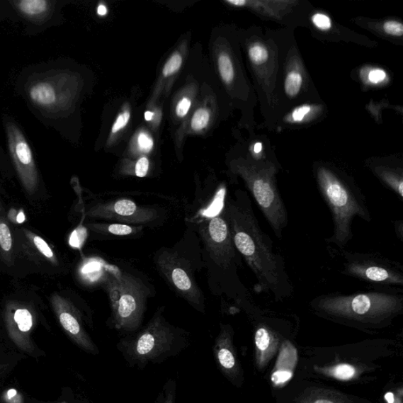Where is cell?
Returning <instances> with one entry per match:
<instances>
[{"label": "cell", "mask_w": 403, "mask_h": 403, "mask_svg": "<svg viewBox=\"0 0 403 403\" xmlns=\"http://www.w3.org/2000/svg\"><path fill=\"white\" fill-rule=\"evenodd\" d=\"M223 211L237 251L256 276L254 291L271 295L276 302L292 296L285 260L274 251L272 239L261 229L249 195L237 191L226 199Z\"/></svg>", "instance_id": "obj_1"}, {"label": "cell", "mask_w": 403, "mask_h": 403, "mask_svg": "<svg viewBox=\"0 0 403 403\" xmlns=\"http://www.w3.org/2000/svg\"><path fill=\"white\" fill-rule=\"evenodd\" d=\"M310 307L327 319L364 329L383 327L402 314L403 289L374 287L351 294H324L311 300Z\"/></svg>", "instance_id": "obj_2"}, {"label": "cell", "mask_w": 403, "mask_h": 403, "mask_svg": "<svg viewBox=\"0 0 403 403\" xmlns=\"http://www.w3.org/2000/svg\"><path fill=\"white\" fill-rule=\"evenodd\" d=\"M190 345V332L169 323L160 309L144 327L120 339L116 346L127 365L144 370L179 356Z\"/></svg>", "instance_id": "obj_3"}, {"label": "cell", "mask_w": 403, "mask_h": 403, "mask_svg": "<svg viewBox=\"0 0 403 403\" xmlns=\"http://www.w3.org/2000/svg\"><path fill=\"white\" fill-rule=\"evenodd\" d=\"M318 189L329 208L334 233L325 242L344 249L353 239L352 225L356 217L371 222L373 217L365 196L352 181L327 167L316 173Z\"/></svg>", "instance_id": "obj_4"}, {"label": "cell", "mask_w": 403, "mask_h": 403, "mask_svg": "<svg viewBox=\"0 0 403 403\" xmlns=\"http://www.w3.org/2000/svg\"><path fill=\"white\" fill-rule=\"evenodd\" d=\"M105 288L110 302V329L129 335L142 325L149 288L140 278L126 272L110 273Z\"/></svg>", "instance_id": "obj_5"}, {"label": "cell", "mask_w": 403, "mask_h": 403, "mask_svg": "<svg viewBox=\"0 0 403 403\" xmlns=\"http://www.w3.org/2000/svg\"><path fill=\"white\" fill-rule=\"evenodd\" d=\"M341 256L344 275L369 283L373 287L402 289L403 268L397 261L378 254L344 249H341Z\"/></svg>", "instance_id": "obj_6"}, {"label": "cell", "mask_w": 403, "mask_h": 403, "mask_svg": "<svg viewBox=\"0 0 403 403\" xmlns=\"http://www.w3.org/2000/svg\"><path fill=\"white\" fill-rule=\"evenodd\" d=\"M155 263L175 293L187 300L196 310L204 314V296L197 285L188 261L176 251H161L157 256Z\"/></svg>", "instance_id": "obj_7"}, {"label": "cell", "mask_w": 403, "mask_h": 403, "mask_svg": "<svg viewBox=\"0 0 403 403\" xmlns=\"http://www.w3.org/2000/svg\"><path fill=\"white\" fill-rule=\"evenodd\" d=\"M199 232L215 264L224 271L236 274L240 261L223 208L217 215L203 221L200 225Z\"/></svg>", "instance_id": "obj_8"}, {"label": "cell", "mask_w": 403, "mask_h": 403, "mask_svg": "<svg viewBox=\"0 0 403 403\" xmlns=\"http://www.w3.org/2000/svg\"><path fill=\"white\" fill-rule=\"evenodd\" d=\"M89 215L91 217L125 225H147L159 218L157 210L140 207L129 199L98 203L90 210Z\"/></svg>", "instance_id": "obj_9"}, {"label": "cell", "mask_w": 403, "mask_h": 403, "mask_svg": "<svg viewBox=\"0 0 403 403\" xmlns=\"http://www.w3.org/2000/svg\"><path fill=\"white\" fill-rule=\"evenodd\" d=\"M11 157L26 183H36L38 172L31 145L20 127L11 119L4 120Z\"/></svg>", "instance_id": "obj_10"}, {"label": "cell", "mask_w": 403, "mask_h": 403, "mask_svg": "<svg viewBox=\"0 0 403 403\" xmlns=\"http://www.w3.org/2000/svg\"><path fill=\"white\" fill-rule=\"evenodd\" d=\"M233 335L234 331L229 324H221L212 350L219 370L233 385L239 387L243 382V370L233 344Z\"/></svg>", "instance_id": "obj_11"}, {"label": "cell", "mask_w": 403, "mask_h": 403, "mask_svg": "<svg viewBox=\"0 0 403 403\" xmlns=\"http://www.w3.org/2000/svg\"><path fill=\"white\" fill-rule=\"evenodd\" d=\"M254 343L256 346L257 365L263 368L277 352L280 345L279 336L266 323H258L254 332Z\"/></svg>", "instance_id": "obj_12"}, {"label": "cell", "mask_w": 403, "mask_h": 403, "mask_svg": "<svg viewBox=\"0 0 403 403\" xmlns=\"http://www.w3.org/2000/svg\"><path fill=\"white\" fill-rule=\"evenodd\" d=\"M12 4L20 16L33 25H46L54 15V2L48 0H19Z\"/></svg>", "instance_id": "obj_13"}, {"label": "cell", "mask_w": 403, "mask_h": 403, "mask_svg": "<svg viewBox=\"0 0 403 403\" xmlns=\"http://www.w3.org/2000/svg\"><path fill=\"white\" fill-rule=\"evenodd\" d=\"M294 346L289 342L283 344L278 363L272 375V382L275 385L285 384L293 377V369L296 362V356L287 360Z\"/></svg>", "instance_id": "obj_14"}, {"label": "cell", "mask_w": 403, "mask_h": 403, "mask_svg": "<svg viewBox=\"0 0 403 403\" xmlns=\"http://www.w3.org/2000/svg\"><path fill=\"white\" fill-rule=\"evenodd\" d=\"M95 229L97 232L107 233V234L116 237L135 236L141 229H142L140 226L139 227H133V226L130 225L120 223L96 225Z\"/></svg>", "instance_id": "obj_15"}, {"label": "cell", "mask_w": 403, "mask_h": 403, "mask_svg": "<svg viewBox=\"0 0 403 403\" xmlns=\"http://www.w3.org/2000/svg\"><path fill=\"white\" fill-rule=\"evenodd\" d=\"M323 373L339 380H350L357 376L358 371L355 366L350 364H339L323 370Z\"/></svg>", "instance_id": "obj_16"}, {"label": "cell", "mask_w": 403, "mask_h": 403, "mask_svg": "<svg viewBox=\"0 0 403 403\" xmlns=\"http://www.w3.org/2000/svg\"><path fill=\"white\" fill-rule=\"evenodd\" d=\"M302 403H348L341 394L328 391H317L306 398Z\"/></svg>", "instance_id": "obj_17"}, {"label": "cell", "mask_w": 403, "mask_h": 403, "mask_svg": "<svg viewBox=\"0 0 403 403\" xmlns=\"http://www.w3.org/2000/svg\"><path fill=\"white\" fill-rule=\"evenodd\" d=\"M176 381L169 378L162 386L154 403H176Z\"/></svg>", "instance_id": "obj_18"}, {"label": "cell", "mask_w": 403, "mask_h": 403, "mask_svg": "<svg viewBox=\"0 0 403 403\" xmlns=\"http://www.w3.org/2000/svg\"><path fill=\"white\" fill-rule=\"evenodd\" d=\"M218 67L222 80L225 83H230L234 77V69L228 55L222 54L219 56Z\"/></svg>", "instance_id": "obj_19"}, {"label": "cell", "mask_w": 403, "mask_h": 403, "mask_svg": "<svg viewBox=\"0 0 403 403\" xmlns=\"http://www.w3.org/2000/svg\"><path fill=\"white\" fill-rule=\"evenodd\" d=\"M302 84V76L300 73L292 72L286 77L285 89L289 96H295L300 93Z\"/></svg>", "instance_id": "obj_20"}, {"label": "cell", "mask_w": 403, "mask_h": 403, "mask_svg": "<svg viewBox=\"0 0 403 403\" xmlns=\"http://www.w3.org/2000/svg\"><path fill=\"white\" fill-rule=\"evenodd\" d=\"M15 321L18 329L22 331H30L33 327V317L29 310L25 309L18 310L15 314Z\"/></svg>", "instance_id": "obj_21"}, {"label": "cell", "mask_w": 403, "mask_h": 403, "mask_svg": "<svg viewBox=\"0 0 403 403\" xmlns=\"http://www.w3.org/2000/svg\"><path fill=\"white\" fill-rule=\"evenodd\" d=\"M249 56L254 64H263L268 59L267 49L261 44H256L250 47Z\"/></svg>", "instance_id": "obj_22"}, {"label": "cell", "mask_w": 403, "mask_h": 403, "mask_svg": "<svg viewBox=\"0 0 403 403\" xmlns=\"http://www.w3.org/2000/svg\"><path fill=\"white\" fill-rule=\"evenodd\" d=\"M210 118L209 112L205 109H200L195 112L192 121L193 129L196 131L201 130L208 124Z\"/></svg>", "instance_id": "obj_23"}, {"label": "cell", "mask_w": 403, "mask_h": 403, "mask_svg": "<svg viewBox=\"0 0 403 403\" xmlns=\"http://www.w3.org/2000/svg\"><path fill=\"white\" fill-rule=\"evenodd\" d=\"M0 246L5 251H9L12 247V237L8 225L0 224Z\"/></svg>", "instance_id": "obj_24"}, {"label": "cell", "mask_w": 403, "mask_h": 403, "mask_svg": "<svg viewBox=\"0 0 403 403\" xmlns=\"http://www.w3.org/2000/svg\"><path fill=\"white\" fill-rule=\"evenodd\" d=\"M182 63L181 55L174 54L171 59L166 62L164 68V75L168 76L171 75L180 69Z\"/></svg>", "instance_id": "obj_25"}, {"label": "cell", "mask_w": 403, "mask_h": 403, "mask_svg": "<svg viewBox=\"0 0 403 403\" xmlns=\"http://www.w3.org/2000/svg\"><path fill=\"white\" fill-rule=\"evenodd\" d=\"M86 237L87 232L86 229L79 228L75 229L69 239L70 246L79 249V247L83 244L84 239H86Z\"/></svg>", "instance_id": "obj_26"}, {"label": "cell", "mask_w": 403, "mask_h": 403, "mask_svg": "<svg viewBox=\"0 0 403 403\" xmlns=\"http://www.w3.org/2000/svg\"><path fill=\"white\" fill-rule=\"evenodd\" d=\"M384 30L386 33L392 36L402 37L403 34V25L396 21H388L384 25Z\"/></svg>", "instance_id": "obj_27"}, {"label": "cell", "mask_w": 403, "mask_h": 403, "mask_svg": "<svg viewBox=\"0 0 403 403\" xmlns=\"http://www.w3.org/2000/svg\"><path fill=\"white\" fill-rule=\"evenodd\" d=\"M313 23L322 30H329L331 26L330 18L324 13H317L313 17Z\"/></svg>", "instance_id": "obj_28"}, {"label": "cell", "mask_w": 403, "mask_h": 403, "mask_svg": "<svg viewBox=\"0 0 403 403\" xmlns=\"http://www.w3.org/2000/svg\"><path fill=\"white\" fill-rule=\"evenodd\" d=\"M34 244L36 245L37 249L44 254L48 259H52L54 256V254L51 249V247L48 246L45 240L40 237H35L33 239Z\"/></svg>", "instance_id": "obj_29"}, {"label": "cell", "mask_w": 403, "mask_h": 403, "mask_svg": "<svg viewBox=\"0 0 403 403\" xmlns=\"http://www.w3.org/2000/svg\"><path fill=\"white\" fill-rule=\"evenodd\" d=\"M130 118V114L129 111H125L120 115L114 125L112 127V133H116L118 131L125 128V125L128 124Z\"/></svg>", "instance_id": "obj_30"}, {"label": "cell", "mask_w": 403, "mask_h": 403, "mask_svg": "<svg viewBox=\"0 0 403 403\" xmlns=\"http://www.w3.org/2000/svg\"><path fill=\"white\" fill-rule=\"evenodd\" d=\"M138 144L141 150L149 152L153 147L152 139L146 133L141 132L138 137Z\"/></svg>", "instance_id": "obj_31"}, {"label": "cell", "mask_w": 403, "mask_h": 403, "mask_svg": "<svg viewBox=\"0 0 403 403\" xmlns=\"http://www.w3.org/2000/svg\"><path fill=\"white\" fill-rule=\"evenodd\" d=\"M149 169V161L147 158H141L136 165V175L138 178H144Z\"/></svg>", "instance_id": "obj_32"}, {"label": "cell", "mask_w": 403, "mask_h": 403, "mask_svg": "<svg viewBox=\"0 0 403 403\" xmlns=\"http://www.w3.org/2000/svg\"><path fill=\"white\" fill-rule=\"evenodd\" d=\"M310 112V107L309 106H302L297 108L293 113V118L295 122H301L307 115Z\"/></svg>", "instance_id": "obj_33"}, {"label": "cell", "mask_w": 403, "mask_h": 403, "mask_svg": "<svg viewBox=\"0 0 403 403\" xmlns=\"http://www.w3.org/2000/svg\"><path fill=\"white\" fill-rule=\"evenodd\" d=\"M191 101L187 98H183L176 107V115L179 117H185L190 109Z\"/></svg>", "instance_id": "obj_34"}, {"label": "cell", "mask_w": 403, "mask_h": 403, "mask_svg": "<svg viewBox=\"0 0 403 403\" xmlns=\"http://www.w3.org/2000/svg\"><path fill=\"white\" fill-rule=\"evenodd\" d=\"M386 73L384 70L376 69L372 70L369 75V79L373 83H379L385 79Z\"/></svg>", "instance_id": "obj_35"}, {"label": "cell", "mask_w": 403, "mask_h": 403, "mask_svg": "<svg viewBox=\"0 0 403 403\" xmlns=\"http://www.w3.org/2000/svg\"><path fill=\"white\" fill-rule=\"evenodd\" d=\"M395 230L396 235H397V237L400 239V242H403V222L402 220L395 222Z\"/></svg>", "instance_id": "obj_36"}, {"label": "cell", "mask_w": 403, "mask_h": 403, "mask_svg": "<svg viewBox=\"0 0 403 403\" xmlns=\"http://www.w3.org/2000/svg\"><path fill=\"white\" fill-rule=\"evenodd\" d=\"M97 12H98V15L103 16L107 15L108 10H107V8H106L105 6L101 5L100 6H98Z\"/></svg>", "instance_id": "obj_37"}, {"label": "cell", "mask_w": 403, "mask_h": 403, "mask_svg": "<svg viewBox=\"0 0 403 403\" xmlns=\"http://www.w3.org/2000/svg\"><path fill=\"white\" fill-rule=\"evenodd\" d=\"M25 221V216L23 211H21L17 217V222L22 224Z\"/></svg>", "instance_id": "obj_38"}, {"label": "cell", "mask_w": 403, "mask_h": 403, "mask_svg": "<svg viewBox=\"0 0 403 403\" xmlns=\"http://www.w3.org/2000/svg\"><path fill=\"white\" fill-rule=\"evenodd\" d=\"M153 113L151 111H147L145 113V119L147 120V121H151V120L153 118Z\"/></svg>", "instance_id": "obj_39"}, {"label": "cell", "mask_w": 403, "mask_h": 403, "mask_svg": "<svg viewBox=\"0 0 403 403\" xmlns=\"http://www.w3.org/2000/svg\"><path fill=\"white\" fill-rule=\"evenodd\" d=\"M261 149H263V146H261V144L259 143L254 145V152L259 153L261 152Z\"/></svg>", "instance_id": "obj_40"}, {"label": "cell", "mask_w": 403, "mask_h": 403, "mask_svg": "<svg viewBox=\"0 0 403 403\" xmlns=\"http://www.w3.org/2000/svg\"><path fill=\"white\" fill-rule=\"evenodd\" d=\"M16 395H17V392L15 390V389H11V390L8 391V395L9 399L15 397V396Z\"/></svg>", "instance_id": "obj_41"}, {"label": "cell", "mask_w": 403, "mask_h": 403, "mask_svg": "<svg viewBox=\"0 0 403 403\" xmlns=\"http://www.w3.org/2000/svg\"><path fill=\"white\" fill-rule=\"evenodd\" d=\"M229 4H234L237 6H243L246 4V1H243V0H239V1H228Z\"/></svg>", "instance_id": "obj_42"}]
</instances>
